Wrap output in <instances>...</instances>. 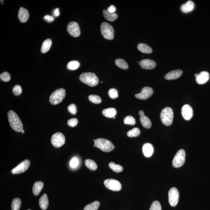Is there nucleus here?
Wrapping results in <instances>:
<instances>
[{"label": "nucleus", "mask_w": 210, "mask_h": 210, "mask_svg": "<svg viewBox=\"0 0 210 210\" xmlns=\"http://www.w3.org/2000/svg\"><path fill=\"white\" fill-rule=\"evenodd\" d=\"M94 147H96V146H95V144H94Z\"/></svg>", "instance_id": "obj_50"}, {"label": "nucleus", "mask_w": 210, "mask_h": 210, "mask_svg": "<svg viewBox=\"0 0 210 210\" xmlns=\"http://www.w3.org/2000/svg\"><path fill=\"white\" fill-rule=\"evenodd\" d=\"M103 15L105 19L110 22H113L118 18V15L116 13H111L106 10H103Z\"/></svg>", "instance_id": "obj_27"}, {"label": "nucleus", "mask_w": 210, "mask_h": 210, "mask_svg": "<svg viewBox=\"0 0 210 210\" xmlns=\"http://www.w3.org/2000/svg\"><path fill=\"white\" fill-rule=\"evenodd\" d=\"M140 120L143 127L145 128L148 129L151 127L152 125L151 121L150 119L144 115L140 116Z\"/></svg>", "instance_id": "obj_24"}, {"label": "nucleus", "mask_w": 210, "mask_h": 210, "mask_svg": "<svg viewBox=\"0 0 210 210\" xmlns=\"http://www.w3.org/2000/svg\"><path fill=\"white\" fill-rule=\"evenodd\" d=\"M68 112L72 114V115H75L77 113V108L75 104H70L68 106Z\"/></svg>", "instance_id": "obj_41"}, {"label": "nucleus", "mask_w": 210, "mask_h": 210, "mask_svg": "<svg viewBox=\"0 0 210 210\" xmlns=\"http://www.w3.org/2000/svg\"><path fill=\"white\" fill-rule=\"evenodd\" d=\"M153 89L150 87H145L143 88L141 93L135 94L136 98L141 100H146L153 95Z\"/></svg>", "instance_id": "obj_13"}, {"label": "nucleus", "mask_w": 210, "mask_h": 210, "mask_svg": "<svg viewBox=\"0 0 210 210\" xmlns=\"http://www.w3.org/2000/svg\"><path fill=\"white\" fill-rule=\"evenodd\" d=\"M44 19L48 22H51L54 20V16H50V15H46L44 17Z\"/></svg>", "instance_id": "obj_44"}, {"label": "nucleus", "mask_w": 210, "mask_h": 210, "mask_svg": "<svg viewBox=\"0 0 210 210\" xmlns=\"http://www.w3.org/2000/svg\"><path fill=\"white\" fill-rule=\"evenodd\" d=\"M80 66V62L76 60L71 61L68 62L67 65V68L70 70H77Z\"/></svg>", "instance_id": "obj_32"}, {"label": "nucleus", "mask_w": 210, "mask_h": 210, "mask_svg": "<svg viewBox=\"0 0 210 210\" xmlns=\"http://www.w3.org/2000/svg\"><path fill=\"white\" fill-rule=\"evenodd\" d=\"M102 113L104 116L107 118H112L116 115V111L114 108L110 107L103 109L102 112Z\"/></svg>", "instance_id": "obj_23"}, {"label": "nucleus", "mask_w": 210, "mask_h": 210, "mask_svg": "<svg viewBox=\"0 0 210 210\" xmlns=\"http://www.w3.org/2000/svg\"><path fill=\"white\" fill-rule=\"evenodd\" d=\"M107 11L109 13H115L116 11V8L114 5H111L110 7H108Z\"/></svg>", "instance_id": "obj_45"}, {"label": "nucleus", "mask_w": 210, "mask_h": 210, "mask_svg": "<svg viewBox=\"0 0 210 210\" xmlns=\"http://www.w3.org/2000/svg\"><path fill=\"white\" fill-rule=\"evenodd\" d=\"M18 16L21 22L25 23L28 20L29 17V14L26 9L21 7L20 9Z\"/></svg>", "instance_id": "obj_19"}, {"label": "nucleus", "mask_w": 210, "mask_h": 210, "mask_svg": "<svg viewBox=\"0 0 210 210\" xmlns=\"http://www.w3.org/2000/svg\"><path fill=\"white\" fill-rule=\"evenodd\" d=\"M160 118L161 121L165 125H171L173 118V112L171 108H164L161 112Z\"/></svg>", "instance_id": "obj_4"}, {"label": "nucleus", "mask_w": 210, "mask_h": 210, "mask_svg": "<svg viewBox=\"0 0 210 210\" xmlns=\"http://www.w3.org/2000/svg\"><path fill=\"white\" fill-rule=\"evenodd\" d=\"M100 202L97 201L89 204L84 208V210H97L100 206Z\"/></svg>", "instance_id": "obj_30"}, {"label": "nucleus", "mask_w": 210, "mask_h": 210, "mask_svg": "<svg viewBox=\"0 0 210 210\" xmlns=\"http://www.w3.org/2000/svg\"><path fill=\"white\" fill-rule=\"evenodd\" d=\"M4 1H1V2L2 4H3Z\"/></svg>", "instance_id": "obj_49"}, {"label": "nucleus", "mask_w": 210, "mask_h": 210, "mask_svg": "<svg viewBox=\"0 0 210 210\" xmlns=\"http://www.w3.org/2000/svg\"><path fill=\"white\" fill-rule=\"evenodd\" d=\"M135 119L131 116H126L124 119V123L125 124L133 125L135 124Z\"/></svg>", "instance_id": "obj_36"}, {"label": "nucleus", "mask_w": 210, "mask_h": 210, "mask_svg": "<svg viewBox=\"0 0 210 210\" xmlns=\"http://www.w3.org/2000/svg\"><path fill=\"white\" fill-rule=\"evenodd\" d=\"M141 68L145 69H153L156 66V63L154 61L150 59H146L141 60L139 62Z\"/></svg>", "instance_id": "obj_16"}, {"label": "nucleus", "mask_w": 210, "mask_h": 210, "mask_svg": "<svg viewBox=\"0 0 210 210\" xmlns=\"http://www.w3.org/2000/svg\"><path fill=\"white\" fill-rule=\"evenodd\" d=\"M66 92L65 89L60 88L54 91L50 97V103L53 105H57L61 103L65 98Z\"/></svg>", "instance_id": "obj_5"}, {"label": "nucleus", "mask_w": 210, "mask_h": 210, "mask_svg": "<svg viewBox=\"0 0 210 210\" xmlns=\"http://www.w3.org/2000/svg\"><path fill=\"white\" fill-rule=\"evenodd\" d=\"M185 150L181 149L176 154L173 160V165L175 168H179L183 165L185 161Z\"/></svg>", "instance_id": "obj_7"}, {"label": "nucleus", "mask_w": 210, "mask_h": 210, "mask_svg": "<svg viewBox=\"0 0 210 210\" xmlns=\"http://www.w3.org/2000/svg\"><path fill=\"white\" fill-rule=\"evenodd\" d=\"M9 123L11 127L17 132H21L23 130V125L20 118L15 112L9 111L7 113Z\"/></svg>", "instance_id": "obj_1"}, {"label": "nucleus", "mask_w": 210, "mask_h": 210, "mask_svg": "<svg viewBox=\"0 0 210 210\" xmlns=\"http://www.w3.org/2000/svg\"><path fill=\"white\" fill-rule=\"evenodd\" d=\"M100 29L102 35L105 39L112 40L114 38V30L112 25L107 22L102 24Z\"/></svg>", "instance_id": "obj_6"}, {"label": "nucleus", "mask_w": 210, "mask_h": 210, "mask_svg": "<svg viewBox=\"0 0 210 210\" xmlns=\"http://www.w3.org/2000/svg\"><path fill=\"white\" fill-rule=\"evenodd\" d=\"M30 163L28 160L23 161L16 167L11 170V173L13 174H20L24 173L28 169L30 166Z\"/></svg>", "instance_id": "obj_10"}, {"label": "nucleus", "mask_w": 210, "mask_h": 210, "mask_svg": "<svg viewBox=\"0 0 210 210\" xmlns=\"http://www.w3.org/2000/svg\"><path fill=\"white\" fill-rule=\"evenodd\" d=\"M140 134V130L138 128H134L127 132V136L130 138L136 137Z\"/></svg>", "instance_id": "obj_34"}, {"label": "nucleus", "mask_w": 210, "mask_h": 210, "mask_svg": "<svg viewBox=\"0 0 210 210\" xmlns=\"http://www.w3.org/2000/svg\"><path fill=\"white\" fill-rule=\"evenodd\" d=\"M150 210H162L160 203L158 201H155L151 205Z\"/></svg>", "instance_id": "obj_37"}, {"label": "nucleus", "mask_w": 210, "mask_h": 210, "mask_svg": "<svg viewBox=\"0 0 210 210\" xmlns=\"http://www.w3.org/2000/svg\"><path fill=\"white\" fill-rule=\"evenodd\" d=\"M138 49L141 52L150 54L152 52V50L148 45L144 43H140L138 46Z\"/></svg>", "instance_id": "obj_25"}, {"label": "nucleus", "mask_w": 210, "mask_h": 210, "mask_svg": "<svg viewBox=\"0 0 210 210\" xmlns=\"http://www.w3.org/2000/svg\"><path fill=\"white\" fill-rule=\"evenodd\" d=\"M108 94L109 97L112 99L117 98L118 96V91L115 89H111L109 90Z\"/></svg>", "instance_id": "obj_39"}, {"label": "nucleus", "mask_w": 210, "mask_h": 210, "mask_svg": "<svg viewBox=\"0 0 210 210\" xmlns=\"http://www.w3.org/2000/svg\"><path fill=\"white\" fill-rule=\"evenodd\" d=\"M22 87L19 85H15L13 89V93L16 96L20 95L22 94Z\"/></svg>", "instance_id": "obj_40"}, {"label": "nucleus", "mask_w": 210, "mask_h": 210, "mask_svg": "<svg viewBox=\"0 0 210 210\" xmlns=\"http://www.w3.org/2000/svg\"><path fill=\"white\" fill-rule=\"evenodd\" d=\"M22 201L20 199L16 198L13 199L11 203L12 210H20V209Z\"/></svg>", "instance_id": "obj_28"}, {"label": "nucleus", "mask_w": 210, "mask_h": 210, "mask_svg": "<svg viewBox=\"0 0 210 210\" xmlns=\"http://www.w3.org/2000/svg\"><path fill=\"white\" fill-rule=\"evenodd\" d=\"M85 165L89 169L95 170L97 169V166L94 160L91 159H86L85 161Z\"/></svg>", "instance_id": "obj_29"}, {"label": "nucleus", "mask_w": 210, "mask_h": 210, "mask_svg": "<svg viewBox=\"0 0 210 210\" xmlns=\"http://www.w3.org/2000/svg\"><path fill=\"white\" fill-rule=\"evenodd\" d=\"M39 205L42 210H46L49 205V201L48 196L46 194H43L39 199Z\"/></svg>", "instance_id": "obj_21"}, {"label": "nucleus", "mask_w": 210, "mask_h": 210, "mask_svg": "<svg viewBox=\"0 0 210 210\" xmlns=\"http://www.w3.org/2000/svg\"><path fill=\"white\" fill-rule=\"evenodd\" d=\"M78 124V120L77 118H74L68 120V125L71 127H75Z\"/></svg>", "instance_id": "obj_42"}, {"label": "nucleus", "mask_w": 210, "mask_h": 210, "mask_svg": "<svg viewBox=\"0 0 210 210\" xmlns=\"http://www.w3.org/2000/svg\"><path fill=\"white\" fill-rule=\"evenodd\" d=\"M115 62L117 66L122 69H127L129 68L127 62L122 59H117L116 60Z\"/></svg>", "instance_id": "obj_31"}, {"label": "nucleus", "mask_w": 210, "mask_h": 210, "mask_svg": "<svg viewBox=\"0 0 210 210\" xmlns=\"http://www.w3.org/2000/svg\"><path fill=\"white\" fill-rule=\"evenodd\" d=\"M44 183L42 182H35L33 185V192L35 195L37 196L40 194L41 191L43 188Z\"/></svg>", "instance_id": "obj_22"}, {"label": "nucleus", "mask_w": 210, "mask_h": 210, "mask_svg": "<svg viewBox=\"0 0 210 210\" xmlns=\"http://www.w3.org/2000/svg\"><path fill=\"white\" fill-rule=\"evenodd\" d=\"M79 161L77 158H74L71 160L70 162V165L72 168H75L78 165Z\"/></svg>", "instance_id": "obj_43"}, {"label": "nucleus", "mask_w": 210, "mask_h": 210, "mask_svg": "<svg viewBox=\"0 0 210 210\" xmlns=\"http://www.w3.org/2000/svg\"><path fill=\"white\" fill-rule=\"evenodd\" d=\"M89 99L92 103L95 104H98L101 103L102 100L98 95H91L89 97Z\"/></svg>", "instance_id": "obj_35"}, {"label": "nucleus", "mask_w": 210, "mask_h": 210, "mask_svg": "<svg viewBox=\"0 0 210 210\" xmlns=\"http://www.w3.org/2000/svg\"><path fill=\"white\" fill-rule=\"evenodd\" d=\"M104 185L108 189L113 191H119L121 189V185L120 182L114 179H106L104 181Z\"/></svg>", "instance_id": "obj_11"}, {"label": "nucleus", "mask_w": 210, "mask_h": 210, "mask_svg": "<svg viewBox=\"0 0 210 210\" xmlns=\"http://www.w3.org/2000/svg\"><path fill=\"white\" fill-rule=\"evenodd\" d=\"M139 114L140 116L144 115V112H143V111H139Z\"/></svg>", "instance_id": "obj_47"}, {"label": "nucleus", "mask_w": 210, "mask_h": 210, "mask_svg": "<svg viewBox=\"0 0 210 210\" xmlns=\"http://www.w3.org/2000/svg\"><path fill=\"white\" fill-rule=\"evenodd\" d=\"M113 118H114V119H115V117H114Z\"/></svg>", "instance_id": "obj_51"}, {"label": "nucleus", "mask_w": 210, "mask_h": 210, "mask_svg": "<svg viewBox=\"0 0 210 210\" xmlns=\"http://www.w3.org/2000/svg\"><path fill=\"white\" fill-rule=\"evenodd\" d=\"M51 142L55 147L59 148L62 147L65 143V137L60 132H57L52 135Z\"/></svg>", "instance_id": "obj_8"}, {"label": "nucleus", "mask_w": 210, "mask_h": 210, "mask_svg": "<svg viewBox=\"0 0 210 210\" xmlns=\"http://www.w3.org/2000/svg\"><path fill=\"white\" fill-rule=\"evenodd\" d=\"M24 132H25V131H24V130H22V131L21 132V133H24Z\"/></svg>", "instance_id": "obj_48"}, {"label": "nucleus", "mask_w": 210, "mask_h": 210, "mask_svg": "<svg viewBox=\"0 0 210 210\" xmlns=\"http://www.w3.org/2000/svg\"><path fill=\"white\" fill-rule=\"evenodd\" d=\"M194 3L192 1H188L181 6V10L184 13H188L194 10Z\"/></svg>", "instance_id": "obj_20"}, {"label": "nucleus", "mask_w": 210, "mask_h": 210, "mask_svg": "<svg viewBox=\"0 0 210 210\" xmlns=\"http://www.w3.org/2000/svg\"><path fill=\"white\" fill-rule=\"evenodd\" d=\"M196 81L199 84L202 85L206 83L209 79V74L206 71H202L199 74H195Z\"/></svg>", "instance_id": "obj_15"}, {"label": "nucleus", "mask_w": 210, "mask_h": 210, "mask_svg": "<svg viewBox=\"0 0 210 210\" xmlns=\"http://www.w3.org/2000/svg\"><path fill=\"white\" fill-rule=\"evenodd\" d=\"M179 192L177 189L173 187L168 192L169 203L171 206H176L178 203L179 199Z\"/></svg>", "instance_id": "obj_9"}, {"label": "nucleus", "mask_w": 210, "mask_h": 210, "mask_svg": "<svg viewBox=\"0 0 210 210\" xmlns=\"http://www.w3.org/2000/svg\"><path fill=\"white\" fill-rule=\"evenodd\" d=\"M79 78L83 83L91 87L96 86L98 83V78L94 73H83L81 74Z\"/></svg>", "instance_id": "obj_2"}, {"label": "nucleus", "mask_w": 210, "mask_h": 210, "mask_svg": "<svg viewBox=\"0 0 210 210\" xmlns=\"http://www.w3.org/2000/svg\"><path fill=\"white\" fill-rule=\"evenodd\" d=\"M182 114L184 119L189 120L193 116L192 108L188 104L184 105L182 109Z\"/></svg>", "instance_id": "obj_14"}, {"label": "nucleus", "mask_w": 210, "mask_h": 210, "mask_svg": "<svg viewBox=\"0 0 210 210\" xmlns=\"http://www.w3.org/2000/svg\"><path fill=\"white\" fill-rule=\"evenodd\" d=\"M67 30L68 33L73 37H77L80 36L81 33L80 27L77 22H70L67 26Z\"/></svg>", "instance_id": "obj_12"}, {"label": "nucleus", "mask_w": 210, "mask_h": 210, "mask_svg": "<svg viewBox=\"0 0 210 210\" xmlns=\"http://www.w3.org/2000/svg\"><path fill=\"white\" fill-rule=\"evenodd\" d=\"M30 210V209H28V210Z\"/></svg>", "instance_id": "obj_52"}, {"label": "nucleus", "mask_w": 210, "mask_h": 210, "mask_svg": "<svg viewBox=\"0 0 210 210\" xmlns=\"http://www.w3.org/2000/svg\"><path fill=\"white\" fill-rule=\"evenodd\" d=\"M142 152L146 157H150L153 155L154 152L153 145L149 143L144 144L142 147Z\"/></svg>", "instance_id": "obj_18"}, {"label": "nucleus", "mask_w": 210, "mask_h": 210, "mask_svg": "<svg viewBox=\"0 0 210 210\" xmlns=\"http://www.w3.org/2000/svg\"><path fill=\"white\" fill-rule=\"evenodd\" d=\"M52 41L50 39H46L44 41L42 44L41 51L43 54H45L50 50L51 46Z\"/></svg>", "instance_id": "obj_26"}, {"label": "nucleus", "mask_w": 210, "mask_h": 210, "mask_svg": "<svg viewBox=\"0 0 210 210\" xmlns=\"http://www.w3.org/2000/svg\"><path fill=\"white\" fill-rule=\"evenodd\" d=\"M0 78L2 81L8 82L11 80V76L8 72H4L1 74Z\"/></svg>", "instance_id": "obj_38"}, {"label": "nucleus", "mask_w": 210, "mask_h": 210, "mask_svg": "<svg viewBox=\"0 0 210 210\" xmlns=\"http://www.w3.org/2000/svg\"><path fill=\"white\" fill-rule=\"evenodd\" d=\"M109 167L116 173H120V172L123 171V167L121 165L115 164V163L113 162L109 163Z\"/></svg>", "instance_id": "obj_33"}, {"label": "nucleus", "mask_w": 210, "mask_h": 210, "mask_svg": "<svg viewBox=\"0 0 210 210\" xmlns=\"http://www.w3.org/2000/svg\"><path fill=\"white\" fill-rule=\"evenodd\" d=\"M54 15L55 16L58 17L60 15V11H59V9L57 8L54 10Z\"/></svg>", "instance_id": "obj_46"}, {"label": "nucleus", "mask_w": 210, "mask_h": 210, "mask_svg": "<svg viewBox=\"0 0 210 210\" xmlns=\"http://www.w3.org/2000/svg\"><path fill=\"white\" fill-rule=\"evenodd\" d=\"M182 73V70H173L166 74L165 78L167 80H176L180 77Z\"/></svg>", "instance_id": "obj_17"}, {"label": "nucleus", "mask_w": 210, "mask_h": 210, "mask_svg": "<svg viewBox=\"0 0 210 210\" xmlns=\"http://www.w3.org/2000/svg\"><path fill=\"white\" fill-rule=\"evenodd\" d=\"M94 142L96 147L103 152H109L115 148V146L110 141L105 138H97Z\"/></svg>", "instance_id": "obj_3"}]
</instances>
